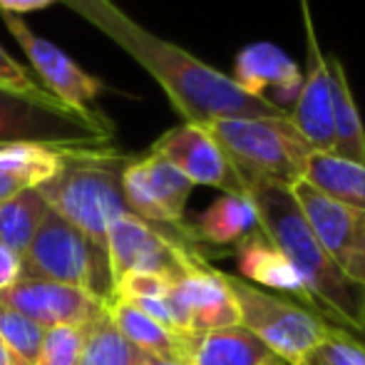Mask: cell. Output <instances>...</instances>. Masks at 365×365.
<instances>
[{
  "label": "cell",
  "instance_id": "6da1fadb",
  "mask_svg": "<svg viewBox=\"0 0 365 365\" xmlns=\"http://www.w3.org/2000/svg\"><path fill=\"white\" fill-rule=\"evenodd\" d=\"M112 43L130 53L162 85L182 122L209 125L226 117H289L261 97L244 92L231 75L202 63L179 45L157 38L112 0H63Z\"/></svg>",
  "mask_w": 365,
  "mask_h": 365
},
{
  "label": "cell",
  "instance_id": "7a4b0ae2",
  "mask_svg": "<svg viewBox=\"0 0 365 365\" xmlns=\"http://www.w3.org/2000/svg\"><path fill=\"white\" fill-rule=\"evenodd\" d=\"M249 197L259 212V229L291 261L311 296V308L326 323L358 333L363 289L353 286L318 244L303 217L291 187L279 182H256Z\"/></svg>",
  "mask_w": 365,
  "mask_h": 365
},
{
  "label": "cell",
  "instance_id": "3957f363",
  "mask_svg": "<svg viewBox=\"0 0 365 365\" xmlns=\"http://www.w3.org/2000/svg\"><path fill=\"white\" fill-rule=\"evenodd\" d=\"M130 157L112 147L65 149L58 172L35 187L58 217L105 254L110 224L122 214H132L122 192V172Z\"/></svg>",
  "mask_w": 365,
  "mask_h": 365
},
{
  "label": "cell",
  "instance_id": "277c9868",
  "mask_svg": "<svg viewBox=\"0 0 365 365\" xmlns=\"http://www.w3.org/2000/svg\"><path fill=\"white\" fill-rule=\"evenodd\" d=\"M115 125L102 112L77 110L55 95L0 87V147L35 145L48 149L110 147Z\"/></svg>",
  "mask_w": 365,
  "mask_h": 365
},
{
  "label": "cell",
  "instance_id": "5b68a950",
  "mask_svg": "<svg viewBox=\"0 0 365 365\" xmlns=\"http://www.w3.org/2000/svg\"><path fill=\"white\" fill-rule=\"evenodd\" d=\"M231 159L246 187L256 182H301L313 149L293 130L289 117H226L204 125Z\"/></svg>",
  "mask_w": 365,
  "mask_h": 365
},
{
  "label": "cell",
  "instance_id": "8992f818",
  "mask_svg": "<svg viewBox=\"0 0 365 365\" xmlns=\"http://www.w3.org/2000/svg\"><path fill=\"white\" fill-rule=\"evenodd\" d=\"M23 276L82 289L105 303L115 296L107 254L53 209L23 254Z\"/></svg>",
  "mask_w": 365,
  "mask_h": 365
},
{
  "label": "cell",
  "instance_id": "52a82bcc",
  "mask_svg": "<svg viewBox=\"0 0 365 365\" xmlns=\"http://www.w3.org/2000/svg\"><path fill=\"white\" fill-rule=\"evenodd\" d=\"M107 261L112 289L125 274H159L179 279L194 269L209 266L194 244L189 224L182 229L154 226L149 221L122 214L107 229Z\"/></svg>",
  "mask_w": 365,
  "mask_h": 365
},
{
  "label": "cell",
  "instance_id": "ba28073f",
  "mask_svg": "<svg viewBox=\"0 0 365 365\" xmlns=\"http://www.w3.org/2000/svg\"><path fill=\"white\" fill-rule=\"evenodd\" d=\"M229 289L239 306V326L251 331L286 365H301L321 343L328 323L316 311L279 293L256 289L239 276H229Z\"/></svg>",
  "mask_w": 365,
  "mask_h": 365
},
{
  "label": "cell",
  "instance_id": "9c48e42d",
  "mask_svg": "<svg viewBox=\"0 0 365 365\" xmlns=\"http://www.w3.org/2000/svg\"><path fill=\"white\" fill-rule=\"evenodd\" d=\"M291 192L311 224L318 244L343 276L358 289H365V212L338 204L311 184H291Z\"/></svg>",
  "mask_w": 365,
  "mask_h": 365
},
{
  "label": "cell",
  "instance_id": "30bf717a",
  "mask_svg": "<svg viewBox=\"0 0 365 365\" xmlns=\"http://www.w3.org/2000/svg\"><path fill=\"white\" fill-rule=\"evenodd\" d=\"M192 189L194 184L174 164L154 152L130 157L122 172V192L130 212L154 226H187L184 214Z\"/></svg>",
  "mask_w": 365,
  "mask_h": 365
},
{
  "label": "cell",
  "instance_id": "8fae6325",
  "mask_svg": "<svg viewBox=\"0 0 365 365\" xmlns=\"http://www.w3.org/2000/svg\"><path fill=\"white\" fill-rule=\"evenodd\" d=\"M149 152L174 164L194 187L202 184V187L221 189V194H249L239 169L231 164V159L204 125L182 122L164 132L149 147Z\"/></svg>",
  "mask_w": 365,
  "mask_h": 365
},
{
  "label": "cell",
  "instance_id": "7c38bea8",
  "mask_svg": "<svg viewBox=\"0 0 365 365\" xmlns=\"http://www.w3.org/2000/svg\"><path fill=\"white\" fill-rule=\"evenodd\" d=\"M172 321L182 336L239 326V306L229 289L226 274L202 266L179 276L167 293Z\"/></svg>",
  "mask_w": 365,
  "mask_h": 365
},
{
  "label": "cell",
  "instance_id": "4fadbf2b",
  "mask_svg": "<svg viewBox=\"0 0 365 365\" xmlns=\"http://www.w3.org/2000/svg\"><path fill=\"white\" fill-rule=\"evenodd\" d=\"M0 18H3V25L8 28V33L15 38V43L28 55L30 68H33L35 77L43 82L45 90L70 107L92 110V102L102 92V82L87 70H82L65 50H60L50 40L35 35L33 28L23 20V15L0 13Z\"/></svg>",
  "mask_w": 365,
  "mask_h": 365
},
{
  "label": "cell",
  "instance_id": "5bb4252c",
  "mask_svg": "<svg viewBox=\"0 0 365 365\" xmlns=\"http://www.w3.org/2000/svg\"><path fill=\"white\" fill-rule=\"evenodd\" d=\"M0 301L38 323L43 331L58 326L85 328L107 306L105 301L82 289L45 279H25V276L10 289L0 291Z\"/></svg>",
  "mask_w": 365,
  "mask_h": 365
},
{
  "label": "cell",
  "instance_id": "9a60e30c",
  "mask_svg": "<svg viewBox=\"0 0 365 365\" xmlns=\"http://www.w3.org/2000/svg\"><path fill=\"white\" fill-rule=\"evenodd\" d=\"M231 80L244 92L261 97L289 115L303 85V73L279 45L251 43L236 55Z\"/></svg>",
  "mask_w": 365,
  "mask_h": 365
},
{
  "label": "cell",
  "instance_id": "2e32d148",
  "mask_svg": "<svg viewBox=\"0 0 365 365\" xmlns=\"http://www.w3.org/2000/svg\"><path fill=\"white\" fill-rule=\"evenodd\" d=\"M289 122L313 152H331L333 147V87L326 58L308 28V58L303 85L289 110Z\"/></svg>",
  "mask_w": 365,
  "mask_h": 365
},
{
  "label": "cell",
  "instance_id": "e0dca14e",
  "mask_svg": "<svg viewBox=\"0 0 365 365\" xmlns=\"http://www.w3.org/2000/svg\"><path fill=\"white\" fill-rule=\"evenodd\" d=\"M234 254L244 281H249L256 289L279 293V296H286L291 301L301 303V306L311 308V296H308L303 279L291 266V261L266 239L261 229H256L254 234L241 239L234 246Z\"/></svg>",
  "mask_w": 365,
  "mask_h": 365
},
{
  "label": "cell",
  "instance_id": "ac0fdd59",
  "mask_svg": "<svg viewBox=\"0 0 365 365\" xmlns=\"http://www.w3.org/2000/svg\"><path fill=\"white\" fill-rule=\"evenodd\" d=\"M259 229V212L249 194H221L189 224L197 246H236Z\"/></svg>",
  "mask_w": 365,
  "mask_h": 365
},
{
  "label": "cell",
  "instance_id": "d6986e66",
  "mask_svg": "<svg viewBox=\"0 0 365 365\" xmlns=\"http://www.w3.org/2000/svg\"><path fill=\"white\" fill-rule=\"evenodd\" d=\"M112 323L117 331L132 343L140 353L154 358H189V338L182 333H174L157 323L152 316H147L142 308L125 298H112L107 303Z\"/></svg>",
  "mask_w": 365,
  "mask_h": 365
},
{
  "label": "cell",
  "instance_id": "ffe728a7",
  "mask_svg": "<svg viewBox=\"0 0 365 365\" xmlns=\"http://www.w3.org/2000/svg\"><path fill=\"white\" fill-rule=\"evenodd\" d=\"M271 358L276 356L244 326L219 328L189 338L192 365H264Z\"/></svg>",
  "mask_w": 365,
  "mask_h": 365
},
{
  "label": "cell",
  "instance_id": "44dd1931",
  "mask_svg": "<svg viewBox=\"0 0 365 365\" xmlns=\"http://www.w3.org/2000/svg\"><path fill=\"white\" fill-rule=\"evenodd\" d=\"M333 87V147L331 154L351 162L365 164V127L358 112L356 97L351 90V80L346 75L343 63L331 55L326 58Z\"/></svg>",
  "mask_w": 365,
  "mask_h": 365
},
{
  "label": "cell",
  "instance_id": "7402d4cb",
  "mask_svg": "<svg viewBox=\"0 0 365 365\" xmlns=\"http://www.w3.org/2000/svg\"><path fill=\"white\" fill-rule=\"evenodd\" d=\"M303 182L333 202L365 212V164L331 152H313L303 169Z\"/></svg>",
  "mask_w": 365,
  "mask_h": 365
},
{
  "label": "cell",
  "instance_id": "603a6c76",
  "mask_svg": "<svg viewBox=\"0 0 365 365\" xmlns=\"http://www.w3.org/2000/svg\"><path fill=\"white\" fill-rule=\"evenodd\" d=\"M65 149H48L35 145L0 147V204L25 189H35L50 179L60 167Z\"/></svg>",
  "mask_w": 365,
  "mask_h": 365
},
{
  "label": "cell",
  "instance_id": "cb8c5ba5",
  "mask_svg": "<svg viewBox=\"0 0 365 365\" xmlns=\"http://www.w3.org/2000/svg\"><path fill=\"white\" fill-rule=\"evenodd\" d=\"M50 207L38 189H25L0 204V246L23 256L43 226Z\"/></svg>",
  "mask_w": 365,
  "mask_h": 365
},
{
  "label": "cell",
  "instance_id": "d4e9b609",
  "mask_svg": "<svg viewBox=\"0 0 365 365\" xmlns=\"http://www.w3.org/2000/svg\"><path fill=\"white\" fill-rule=\"evenodd\" d=\"M142 353L117 331L105 311L82 328V348L77 365H137Z\"/></svg>",
  "mask_w": 365,
  "mask_h": 365
},
{
  "label": "cell",
  "instance_id": "484cf974",
  "mask_svg": "<svg viewBox=\"0 0 365 365\" xmlns=\"http://www.w3.org/2000/svg\"><path fill=\"white\" fill-rule=\"evenodd\" d=\"M43 333L45 331L38 323L0 301V343L5 346L13 365H35Z\"/></svg>",
  "mask_w": 365,
  "mask_h": 365
},
{
  "label": "cell",
  "instance_id": "4316f807",
  "mask_svg": "<svg viewBox=\"0 0 365 365\" xmlns=\"http://www.w3.org/2000/svg\"><path fill=\"white\" fill-rule=\"evenodd\" d=\"M313 356L326 365H365V343L353 331L328 323Z\"/></svg>",
  "mask_w": 365,
  "mask_h": 365
},
{
  "label": "cell",
  "instance_id": "83f0119b",
  "mask_svg": "<svg viewBox=\"0 0 365 365\" xmlns=\"http://www.w3.org/2000/svg\"><path fill=\"white\" fill-rule=\"evenodd\" d=\"M82 348V328L58 326L43 333L35 365H77Z\"/></svg>",
  "mask_w": 365,
  "mask_h": 365
},
{
  "label": "cell",
  "instance_id": "f1b7e54d",
  "mask_svg": "<svg viewBox=\"0 0 365 365\" xmlns=\"http://www.w3.org/2000/svg\"><path fill=\"white\" fill-rule=\"evenodd\" d=\"M177 279H167L159 274H125L115 281V296L125 301H142V298H164Z\"/></svg>",
  "mask_w": 365,
  "mask_h": 365
},
{
  "label": "cell",
  "instance_id": "f546056e",
  "mask_svg": "<svg viewBox=\"0 0 365 365\" xmlns=\"http://www.w3.org/2000/svg\"><path fill=\"white\" fill-rule=\"evenodd\" d=\"M0 87L3 90H15V92H33V95H45L43 82L38 80L28 68L13 60L0 45Z\"/></svg>",
  "mask_w": 365,
  "mask_h": 365
},
{
  "label": "cell",
  "instance_id": "4dcf8cb0",
  "mask_svg": "<svg viewBox=\"0 0 365 365\" xmlns=\"http://www.w3.org/2000/svg\"><path fill=\"white\" fill-rule=\"evenodd\" d=\"M23 279V256L0 246V291L10 289Z\"/></svg>",
  "mask_w": 365,
  "mask_h": 365
},
{
  "label": "cell",
  "instance_id": "1f68e13d",
  "mask_svg": "<svg viewBox=\"0 0 365 365\" xmlns=\"http://www.w3.org/2000/svg\"><path fill=\"white\" fill-rule=\"evenodd\" d=\"M53 3H58V0H0V13L23 15V13H33V10H43Z\"/></svg>",
  "mask_w": 365,
  "mask_h": 365
},
{
  "label": "cell",
  "instance_id": "d6a6232c",
  "mask_svg": "<svg viewBox=\"0 0 365 365\" xmlns=\"http://www.w3.org/2000/svg\"><path fill=\"white\" fill-rule=\"evenodd\" d=\"M137 365H192V361H189V358H154V356H145V353H142Z\"/></svg>",
  "mask_w": 365,
  "mask_h": 365
},
{
  "label": "cell",
  "instance_id": "836d02e7",
  "mask_svg": "<svg viewBox=\"0 0 365 365\" xmlns=\"http://www.w3.org/2000/svg\"><path fill=\"white\" fill-rule=\"evenodd\" d=\"M356 336H361V341L365 343V289H363V296H361V316H358V333Z\"/></svg>",
  "mask_w": 365,
  "mask_h": 365
},
{
  "label": "cell",
  "instance_id": "e575fe53",
  "mask_svg": "<svg viewBox=\"0 0 365 365\" xmlns=\"http://www.w3.org/2000/svg\"><path fill=\"white\" fill-rule=\"evenodd\" d=\"M0 365H13V361H10L8 351H5V346L0 343Z\"/></svg>",
  "mask_w": 365,
  "mask_h": 365
},
{
  "label": "cell",
  "instance_id": "d590c367",
  "mask_svg": "<svg viewBox=\"0 0 365 365\" xmlns=\"http://www.w3.org/2000/svg\"><path fill=\"white\" fill-rule=\"evenodd\" d=\"M301 365H326V363H323V361H318V358H316V356H313V353H311V356H308L306 361H303Z\"/></svg>",
  "mask_w": 365,
  "mask_h": 365
},
{
  "label": "cell",
  "instance_id": "8d00e7d4",
  "mask_svg": "<svg viewBox=\"0 0 365 365\" xmlns=\"http://www.w3.org/2000/svg\"><path fill=\"white\" fill-rule=\"evenodd\" d=\"M264 365H286V363L281 361V358H271V361H266Z\"/></svg>",
  "mask_w": 365,
  "mask_h": 365
}]
</instances>
